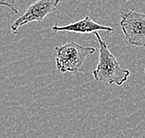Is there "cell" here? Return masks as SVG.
Wrapping results in <instances>:
<instances>
[{
    "label": "cell",
    "instance_id": "1",
    "mask_svg": "<svg viewBox=\"0 0 145 138\" xmlns=\"http://www.w3.org/2000/svg\"><path fill=\"white\" fill-rule=\"evenodd\" d=\"M97 38L100 53L97 67L92 71L94 80L98 82H104L107 84H115L121 86L125 83L130 75L129 70L120 66L117 59L109 50L106 41L101 37L98 32L94 33Z\"/></svg>",
    "mask_w": 145,
    "mask_h": 138
},
{
    "label": "cell",
    "instance_id": "5",
    "mask_svg": "<svg viewBox=\"0 0 145 138\" xmlns=\"http://www.w3.org/2000/svg\"><path fill=\"white\" fill-rule=\"evenodd\" d=\"M52 31L54 33L65 31V32H72V33H79V34H90L98 31H105L107 33H112L114 31L113 27L110 26H105L101 24L94 22L89 16L87 15L84 19L80 20L78 22H72L64 26H59L55 24L52 27Z\"/></svg>",
    "mask_w": 145,
    "mask_h": 138
},
{
    "label": "cell",
    "instance_id": "2",
    "mask_svg": "<svg viewBox=\"0 0 145 138\" xmlns=\"http://www.w3.org/2000/svg\"><path fill=\"white\" fill-rule=\"evenodd\" d=\"M96 49L86 47L74 41H68L55 48L56 67L60 73L76 72L84 64L87 56L93 54Z\"/></svg>",
    "mask_w": 145,
    "mask_h": 138
},
{
    "label": "cell",
    "instance_id": "4",
    "mask_svg": "<svg viewBox=\"0 0 145 138\" xmlns=\"http://www.w3.org/2000/svg\"><path fill=\"white\" fill-rule=\"evenodd\" d=\"M60 0H36L28 7L26 11L20 16L10 26L13 34H18V29L31 22H41L49 13L55 11Z\"/></svg>",
    "mask_w": 145,
    "mask_h": 138
},
{
    "label": "cell",
    "instance_id": "7",
    "mask_svg": "<svg viewBox=\"0 0 145 138\" xmlns=\"http://www.w3.org/2000/svg\"><path fill=\"white\" fill-rule=\"evenodd\" d=\"M144 73H145V69H144Z\"/></svg>",
    "mask_w": 145,
    "mask_h": 138
},
{
    "label": "cell",
    "instance_id": "3",
    "mask_svg": "<svg viewBox=\"0 0 145 138\" xmlns=\"http://www.w3.org/2000/svg\"><path fill=\"white\" fill-rule=\"evenodd\" d=\"M120 27L131 45L145 46V13L127 11L122 13Z\"/></svg>",
    "mask_w": 145,
    "mask_h": 138
},
{
    "label": "cell",
    "instance_id": "6",
    "mask_svg": "<svg viewBox=\"0 0 145 138\" xmlns=\"http://www.w3.org/2000/svg\"><path fill=\"white\" fill-rule=\"evenodd\" d=\"M0 6H4V7H8V9H10L11 11H13L15 13H19V11L17 9H15L14 5H13V3H8V2H6L5 0H0Z\"/></svg>",
    "mask_w": 145,
    "mask_h": 138
}]
</instances>
